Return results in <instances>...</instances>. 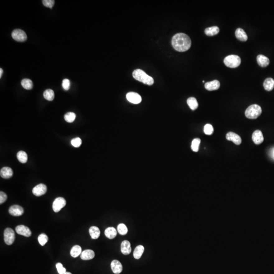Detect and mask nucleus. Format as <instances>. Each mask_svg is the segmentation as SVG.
I'll use <instances>...</instances> for the list:
<instances>
[{
  "instance_id": "2",
  "label": "nucleus",
  "mask_w": 274,
  "mask_h": 274,
  "mask_svg": "<svg viewBox=\"0 0 274 274\" xmlns=\"http://www.w3.org/2000/svg\"><path fill=\"white\" fill-rule=\"evenodd\" d=\"M132 76L136 80L143 83L144 84L151 86L154 83L153 78L149 76L141 69L135 70L132 73Z\"/></svg>"
},
{
  "instance_id": "12",
  "label": "nucleus",
  "mask_w": 274,
  "mask_h": 274,
  "mask_svg": "<svg viewBox=\"0 0 274 274\" xmlns=\"http://www.w3.org/2000/svg\"><path fill=\"white\" fill-rule=\"evenodd\" d=\"M226 139L234 142L235 144L238 145L241 144L242 139L238 135L235 134V132H229L226 134Z\"/></svg>"
},
{
  "instance_id": "18",
  "label": "nucleus",
  "mask_w": 274,
  "mask_h": 274,
  "mask_svg": "<svg viewBox=\"0 0 274 274\" xmlns=\"http://www.w3.org/2000/svg\"><path fill=\"white\" fill-rule=\"evenodd\" d=\"M13 172L12 170L9 167H4L1 170L0 175L1 177L4 179H9L12 176Z\"/></svg>"
},
{
  "instance_id": "38",
  "label": "nucleus",
  "mask_w": 274,
  "mask_h": 274,
  "mask_svg": "<svg viewBox=\"0 0 274 274\" xmlns=\"http://www.w3.org/2000/svg\"><path fill=\"white\" fill-rule=\"evenodd\" d=\"M56 267L59 274H65L67 272L66 270L65 267H63V266L61 263H57Z\"/></svg>"
},
{
  "instance_id": "20",
  "label": "nucleus",
  "mask_w": 274,
  "mask_h": 274,
  "mask_svg": "<svg viewBox=\"0 0 274 274\" xmlns=\"http://www.w3.org/2000/svg\"><path fill=\"white\" fill-rule=\"evenodd\" d=\"M235 35L236 38L241 41H246L248 39V36L242 29L238 28L236 30L235 32Z\"/></svg>"
},
{
  "instance_id": "6",
  "label": "nucleus",
  "mask_w": 274,
  "mask_h": 274,
  "mask_svg": "<svg viewBox=\"0 0 274 274\" xmlns=\"http://www.w3.org/2000/svg\"><path fill=\"white\" fill-rule=\"evenodd\" d=\"M12 37L15 41L23 42L26 41L27 36L24 30L20 29H16L12 33Z\"/></svg>"
},
{
  "instance_id": "22",
  "label": "nucleus",
  "mask_w": 274,
  "mask_h": 274,
  "mask_svg": "<svg viewBox=\"0 0 274 274\" xmlns=\"http://www.w3.org/2000/svg\"><path fill=\"white\" fill-rule=\"evenodd\" d=\"M90 236L92 239H97L100 236V230L96 226H91L89 230Z\"/></svg>"
},
{
  "instance_id": "24",
  "label": "nucleus",
  "mask_w": 274,
  "mask_h": 274,
  "mask_svg": "<svg viewBox=\"0 0 274 274\" xmlns=\"http://www.w3.org/2000/svg\"><path fill=\"white\" fill-rule=\"evenodd\" d=\"M219 33V28L217 26H213L207 28L205 30V33L209 36H213L216 35Z\"/></svg>"
},
{
  "instance_id": "4",
  "label": "nucleus",
  "mask_w": 274,
  "mask_h": 274,
  "mask_svg": "<svg viewBox=\"0 0 274 274\" xmlns=\"http://www.w3.org/2000/svg\"><path fill=\"white\" fill-rule=\"evenodd\" d=\"M241 59L240 57L237 55H230L225 58L224 63L227 67L235 68L240 66Z\"/></svg>"
},
{
  "instance_id": "15",
  "label": "nucleus",
  "mask_w": 274,
  "mask_h": 274,
  "mask_svg": "<svg viewBox=\"0 0 274 274\" xmlns=\"http://www.w3.org/2000/svg\"><path fill=\"white\" fill-rule=\"evenodd\" d=\"M111 267L112 272L115 274H120L123 271V266L118 260H113L111 263Z\"/></svg>"
},
{
  "instance_id": "42",
  "label": "nucleus",
  "mask_w": 274,
  "mask_h": 274,
  "mask_svg": "<svg viewBox=\"0 0 274 274\" xmlns=\"http://www.w3.org/2000/svg\"><path fill=\"white\" fill-rule=\"evenodd\" d=\"M65 274H72V273H70V272H66V273H65Z\"/></svg>"
},
{
  "instance_id": "40",
  "label": "nucleus",
  "mask_w": 274,
  "mask_h": 274,
  "mask_svg": "<svg viewBox=\"0 0 274 274\" xmlns=\"http://www.w3.org/2000/svg\"><path fill=\"white\" fill-rule=\"evenodd\" d=\"M7 196L5 193L3 192H0V204H2L7 200Z\"/></svg>"
},
{
  "instance_id": "13",
  "label": "nucleus",
  "mask_w": 274,
  "mask_h": 274,
  "mask_svg": "<svg viewBox=\"0 0 274 274\" xmlns=\"http://www.w3.org/2000/svg\"><path fill=\"white\" fill-rule=\"evenodd\" d=\"M252 140L254 143L256 145H259L262 143L264 140L263 135L261 131L259 130L255 131L252 135Z\"/></svg>"
},
{
  "instance_id": "33",
  "label": "nucleus",
  "mask_w": 274,
  "mask_h": 274,
  "mask_svg": "<svg viewBox=\"0 0 274 274\" xmlns=\"http://www.w3.org/2000/svg\"><path fill=\"white\" fill-rule=\"evenodd\" d=\"M117 231L121 235H125L128 233V229L124 224L120 223L117 226Z\"/></svg>"
},
{
  "instance_id": "36",
  "label": "nucleus",
  "mask_w": 274,
  "mask_h": 274,
  "mask_svg": "<svg viewBox=\"0 0 274 274\" xmlns=\"http://www.w3.org/2000/svg\"><path fill=\"white\" fill-rule=\"evenodd\" d=\"M71 144L72 146H74V147L78 148L82 144V140L80 138L77 137V138H74L71 140Z\"/></svg>"
},
{
  "instance_id": "27",
  "label": "nucleus",
  "mask_w": 274,
  "mask_h": 274,
  "mask_svg": "<svg viewBox=\"0 0 274 274\" xmlns=\"http://www.w3.org/2000/svg\"><path fill=\"white\" fill-rule=\"evenodd\" d=\"M81 247L79 245H75L71 250L70 254L73 258H77L82 253Z\"/></svg>"
},
{
  "instance_id": "41",
  "label": "nucleus",
  "mask_w": 274,
  "mask_h": 274,
  "mask_svg": "<svg viewBox=\"0 0 274 274\" xmlns=\"http://www.w3.org/2000/svg\"><path fill=\"white\" fill-rule=\"evenodd\" d=\"M3 69H2V68H1V69H0V77H1V78L2 76V74H3Z\"/></svg>"
},
{
  "instance_id": "39",
  "label": "nucleus",
  "mask_w": 274,
  "mask_h": 274,
  "mask_svg": "<svg viewBox=\"0 0 274 274\" xmlns=\"http://www.w3.org/2000/svg\"><path fill=\"white\" fill-rule=\"evenodd\" d=\"M42 3L45 7L52 8L54 4L55 1L53 0H43Z\"/></svg>"
},
{
  "instance_id": "19",
  "label": "nucleus",
  "mask_w": 274,
  "mask_h": 274,
  "mask_svg": "<svg viewBox=\"0 0 274 274\" xmlns=\"http://www.w3.org/2000/svg\"><path fill=\"white\" fill-rule=\"evenodd\" d=\"M257 62L258 65L262 67H266L270 63V60L265 55L259 54L257 57Z\"/></svg>"
},
{
  "instance_id": "3",
  "label": "nucleus",
  "mask_w": 274,
  "mask_h": 274,
  "mask_svg": "<svg viewBox=\"0 0 274 274\" xmlns=\"http://www.w3.org/2000/svg\"><path fill=\"white\" fill-rule=\"evenodd\" d=\"M262 112V108L260 106L256 104H253L247 108L245 111V115L248 118L253 119L259 117Z\"/></svg>"
},
{
  "instance_id": "14",
  "label": "nucleus",
  "mask_w": 274,
  "mask_h": 274,
  "mask_svg": "<svg viewBox=\"0 0 274 274\" xmlns=\"http://www.w3.org/2000/svg\"><path fill=\"white\" fill-rule=\"evenodd\" d=\"M205 87L209 91H216L220 87V82L217 80H213L212 81L208 82L205 84Z\"/></svg>"
},
{
  "instance_id": "29",
  "label": "nucleus",
  "mask_w": 274,
  "mask_h": 274,
  "mask_svg": "<svg viewBox=\"0 0 274 274\" xmlns=\"http://www.w3.org/2000/svg\"><path fill=\"white\" fill-rule=\"evenodd\" d=\"M17 158L18 161L22 164H25L28 161V155L26 152L20 151L17 154Z\"/></svg>"
},
{
  "instance_id": "37",
  "label": "nucleus",
  "mask_w": 274,
  "mask_h": 274,
  "mask_svg": "<svg viewBox=\"0 0 274 274\" xmlns=\"http://www.w3.org/2000/svg\"><path fill=\"white\" fill-rule=\"evenodd\" d=\"M71 82L70 81L67 79H65L63 80L62 86L63 90L65 91H68L70 88Z\"/></svg>"
},
{
  "instance_id": "10",
  "label": "nucleus",
  "mask_w": 274,
  "mask_h": 274,
  "mask_svg": "<svg viewBox=\"0 0 274 274\" xmlns=\"http://www.w3.org/2000/svg\"><path fill=\"white\" fill-rule=\"evenodd\" d=\"M15 230L18 234L25 237H30L32 235V232L29 227L25 226L24 225H20L16 226L15 228Z\"/></svg>"
},
{
  "instance_id": "5",
  "label": "nucleus",
  "mask_w": 274,
  "mask_h": 274,
  "mask_svg": "<svg viewBox=\"0 0 274 274\" xmlns=\"http://www.w3.org/2000/svg\"><path fill=\"white\" fill-rule=\"evenodd\" d=\"M4 237L5 242L8 245H11L15 241V233L11 228H7L5 230Z\"/></svg>"
},
{
  "instance_id": "26",
  "label": "nucleus",
  "mask_w": 274,
  "mask_h": 274,
  "mask_svg": "<svg viewBox=\"0 0 274 274\" xmlns=\"http://www.w3.org/2000/svg\"><path fill=\"white\" fill-rule=\"evenodd\" d=\"M187 103L192 110H194L197 109L198 107V104L197 103V100L196 98H193V97H190V98H188L187 100Z\"/></svg>"
},
{
  "instance_id": "23",
  "label": "nucleus",
  "mask_w": 274,
  "mask_h": 274,
  "mask_svg": "<svg viewBox=\"0 0 274 274\" xmlns=\"http://www.w3.org/2000/svg\"><path fill=\"white\" fill-rule=\"evenodd\" d=\"M105 235L108 238L113 239L115 238L117 235V231L116 229L113 227H108L105 231Z\"/></svg>"
},
{
  "instance_id": "35",
  "label": "nucleus",
  "mask_w": 274,
  "mask_h": 274,
  "mask_svg": "<svg viewBox=\"0 0 274 274\" xmlns=\"http://www.w3.org/2000/svg\"><path fill=\"white\" fill-rule=\"evenodd\" d=\"M204 131L205 134L206 135H212L214 132L213 127L210 124H206L204 127Z\"/></svg>"
},
{
  "instance_id": "21",
  "label": "nucleus",
  "mask_w": 274,
  "mask_h": 274,
  "mask_svg": "<svg viewBox=\"0 0 274 274\" xmlns=\"http://www.w3.org/2000/svg\"><path fill=\"white\" fill-rule=\"evenodd\" d=\"M263 87L267 91H271L274 87V80L271 78L266 79L263 82Z\"/></svg>"
},
{
  "instance_id": "30",
  "label": "nucleus",
  "mask_w": 274,
  "mask_h": 274,
  "mask_svg": "<svg viewBox=\"0 0 274 274\" xmlns=\"http://www.w3.org/2000/svg\"><path fill=\"white\" fill-rule=\"evenodd\" d=\"M43 96L46 100L49 101H52L54 98V92L53 90L48 89L44 91Z\"/></svg>"
},
{
  "instance_id": "32",
  "label": "nucleus",
  "mask_w": 274,
  "mask_h": 274,
  "mask_svg": "<svg viewBox=\"0 0 274 274\" xmlns=\"http://www.w3.org/2000/svg\"><path fill=\"white\" fill-rule=\"evenodd\" d=\"M76 114L73 112H68L65 115V120L69 123H73L76 119Z\"/></svg>"
},
{
  "instance_id": "7",
  "label": "nucleus",
  "mask_w": 274,
  "mask_h": 274,
  "mask_svg": "<svg viewBox=\"0 0 274 274\" xmlns=\"http://www.w3.org/2000/svg\"><path fill=\"white\" fill-rule=\"evenodd\" d=\"M66 205V201L63 197H59L55 198L53 204L54 212H58Z\"/></svg>"
},
{
  "instance_id": "1",
  "label": "nucleus",
  "mask_w": 274,
  "mask_h": 274,
  "mask_svg": "<svg viewBox=\"0 0 274 274\" xmlns=\"http://www.w3.org/2000/svg\"><path fill=\"white\" fill-rule=\"evenodd\" d=\"M172 45L176 51L185 52L191 47L192 41L189 37L185 34H176L173 37Z\"/></svg>"
},
{
  "instance_id": "31",
  "label": "nucleus",
  "mask_w": 274,
  "mask_h": 274,
  "mask_svg": "<svg viewBox=\"0 0 274 274\" xmlns=\"http://www.w3.org/2000/svg\"><path fill=\"white\" fill-rule=\"evenodd\" d=\"M200 143H201V140L200 139L196 138V139L193 140L192 141V145H191V148H192L193 151L196 152L198 151Z\"/></svg>"
},
{
  "instance_id": "25",
  "label": "nucleus",
  "mask_w": 274,
  "mask_h": 274,
  "mask_svg": "<svg viewBox=\"0 0 274 274\" xmlns=\"http://www.w3.org/2000/svg\"><path fill=\"white\" fill-rule=\"evenodd\" d=\"M144 251V247L143 246L139 245L137 246L135 248L134 254H133L135 259H140Z\"/></svg>"
},
{
  "instance_id": "9",
  "label": "nucleus",
  "mask_w": 274,
  "mask_h": 274,
  "mask_svg": "<svg viewBox=\"0 0 274 274\" xmlns=\"http://www.w3.org/2000/svg\"><path fill=\"white\" fill-rule=\"evenodd\" d=\"M32 192L35 196L40 197L45 194L47 192V187L44 184H39L35 186L33 189Z\"/></svg>"
},
{
  "instance_id": "8",
  "label": "nucleus",
  "mask_w": 274,
  "mask_h": 274,
  "mask_svg": "<svg viewBox=\"0 0 274 274\" xmlns=\"http://www.w3.org/2000/svg\"><path fill=\"white\" fill-rule=\"evenodd\" d=\"M126 96L128 102L134 104H138L142 101V98L141 95L136 92H128Z\"/></svg>"
},
{
  "instance_id": "28",
  "label": "nucleus",
  "mask_w": 274,
  "mask_h": 274,
  "mask_svg": "<svg viewBox=\"0 0 274 274\" xmlns=\"http://www.w3.org/2000/svg\"><path fill=\"white\" fill-rule=\"evenodd\" d=\"M21 84L26 90H31L33 87V83L32 82V80L29 79H22V81L21 82Z\"/></svg>"
},
{
  "instance_id": "11",
  "label": "nucleus",
  "mask_w": 274,
  "mask_h": 274,
  "mask_svg": "<svg viewBox=\"0 0 274 274\" xmlns=\"http://www.w3.org/2000/svg\"><path fill=\"white\" fill-rule=\"evenodd\" d=\"M9 212L10 215L14 216H19L24 214V209L17 205H14L10 207Z\"/></svg>"
},
{
  "instance_id": "34",
  "label": "nucleus",
  "mask_w": 274,
  "mask_h": 274,
  "mask_svg": "<svg viewBox=\"0 0 274 274\" xmlns=\"http://www.w3.org/2000/svg\"><path fill=\"white\" fill-rule=\"evenodd\" d=\"M38 242L40 243V245L41 246H44L45 245L46 243L48 242V238L46 235L45 234H42L39 236Z\"/></svg>"
},
{
  "instance_id": "17",
  "label": "nucleus",
  "mask_w": 274,
  "mask_h": 274,
  "mask_svg": "<svg viewBox=\"0 0 274 274\" xmlns=\"http://www.w3.org/2000/svg\"><path fill=\"white\" fill-rule=\"evenodd\" d=\"M95 256V253L92 250L87 249L82 252L80 258L82 260H91L94 258Z\"/></svg>"
},
{
  "instance_id": "43",
  "label": "nucleus",
  "mask_w": 274,
  "mask_h": 274,
  "mask_svg": "<svg viewBox=\"0 0 274 274\" xmlns=\"http://www.w3.org/2000/svg\"></svg>"
},
{
  "instance_id": "16",
  "label": "nucleus",
  "mask_w": 274,
  "mask_h": 274,
  "mask_svg": "<svg viewBox=\"0 0 274 274\" xmlns=\"http://www.w3.org/2000/svg\"><path fill=\"white\" fill-rule=\"evenodd\" d=\"M121 251L124 255H128L132 251L131 243L127 240L123 241L121 244Z\"/></svg>"
}]
</instances>
